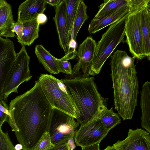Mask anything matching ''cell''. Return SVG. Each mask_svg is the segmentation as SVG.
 I'll use <instances>...</instances> for the list:
<instances>
[{
	"label": "cell",
	"instance_id": "1",
	"mask_svg": "<svg viewBox=\"0 0 150 150\" xmlns=\"http://www.w3.org/2000/svg\"><path fill=\"white\" fill-rule=\"evenodd\" d=\"M12 130L23 150H34L43 134L48 132L53 108L38 81L34 86L11 100L9 105Z\"/></svg>",
	"mask_w": 150,
	"mask_h": 150
},
{
	"label": "cell",
	"instance_id": "2",
	"mask_svg": "<svg viewBox=\"0 0 150 150\" xmlns=\"http://www.w3.org/2000/svg\"><path fill=\"white\" fill-rule=\"evenodd\" d=\"M135 58L119 50L111 56L115 108L123 120L132 119L137 105L139 84Z\"/></svg>",
	"mask_w": 150,
	"mask_h": 150
},
{
	"label": "cell",
	"instance_id": "3",
	"mask_svg": "<svg viewBox=\"0 0 150 150\" xmlns=\"http://www.w3.org/2000/svg\"><path fill=\"white\" fill-rule=\"evenodd\" d=\"M62 79L79 111L76 120L80 126L98 117L107 109V100L98 92L94 77L74 75Z\"/></svg>",
	"mask_w": 150,
	"mask_h": 150
},
{
	"label": "cell",
	"instance_id": "4",
	"mask_svg": "<svg viewBox=\"0 0 150 150\" xmlns=\"http://www.w3.org/2000/svg\"><path fill=\"white\" fill-rule=\"evenodd\" d=\"M38 81L53 108L61 111L76 119L79 117V111L62 79L59 80L51 74H42Z\"/></svg>",
	"mask_w": 150,
	"mask_h": 150
},
{
	"label": "cell",
	"instance_id": "5",
	"mask_svg": "<svg viewBox=\"0 0 150 150\" xmlns=\"http://www.w3.org/2000/svg\"><path fill=\"white\" fill-rule=\"evenodd\" d=\"M129 13L110 25L96 44L94 56L89 69V75L94 76L99 73L107 59L123 41Z\"/></svg>",
	"mask_w": 150,
	"mask_h": 150
},
{
	"label": "cell",
	"instance_id": "6",
	"mask_svg": "<svg viewBox=\"0 0 150 150\" xmlns=\"http://www.w3.org/2000/svg\"><path fill=\"white\" fill-rule=\"evenodd\" d=\"M129 12L125 29L126 42L133 56L141 60L145 57L141 24V13L150 0H128Z\"/></svg>",
	"mask_w": 150,
	"mask_h": 150
},
{
	"label": "cell",
	"instance_id": "7",
	"mask_svg": "<svg viewBox=\"0 0 150 150\" xmlns=\"http://www.w3.org/2000/svg\"><path fill=\"white\" fill-rule=\"evenodd\" d=\"M30 59L25 46H22L20 51L17 53L4 83L3 99L5 102L10 94L18 93V88L21 84L32 78L29 68Z\"/></svg>",
	"mask_w": 150,
	"mask_h": 150
},
{
	"label": "cell",
	"instance_id": "8",
	"mask_svg": "<svg viewBox=\"0 0 150 150\" xmlns=\"http://www.w3.org/2000/svg\"><path fill=\"white\" fill-rule=\"evenodd\" d=\"M79 124L73 117L53 108L48 130L52 143L55 145L72 139Z\"/></svg>",
	"mask_w": 150,
	"mask_h": 150
},
{
	"label": "cell",
	"instance_id": "9",
	"mask_svg": "<svg viewBox=\"0 0 150 150\" xmlns=\"http://www.w3.org/2000/svg\"><path fill=\"white\" fill-rule=\"evenodd\" d=\"M109 131L97 117L80 126L74 137L75 143L81 147L100 143Z\"/></svg>",
	"mask_w": 150,
	"mask_h": 150
},
{
	"label": "cell",
	"instance_id": "10",
	"mask_svg": "<svg viewBox=\"0 0 150 150\" xmlns=\"http://www.w3.org/2000/svg\"><path fill=\"white\" fill-rule=\"evenodd\" d=\"M17 53L12 40L0 36V98L3 99V89L8 72Z\"/></svg>",
	"mask_w": 150,
	"mask_h": 150
},
{
	"label": "cell",
	"instance_id": "11",
	"mask_svg": "<svg viewBox=\"0 0 150 150\" xmlns=\"http://www.w3.org/2000/svg\"><path fill=\"white\" fill-rule=\"evenodd\" d=\"M112 146L117 150H150V133L140 128L129 129L126 138Z\"/></svg>",
	"mask_w": 150,
	"mask_h": 150
},
{
	"label": "cell",
	"instance_id": "12",
	"mask_svg": "<svg viewBox=\"0 0 150 150\" xmlns=\"http://www.w3.org/2000/svg\"><path fill=\"white\" fill-rule=\"evenodd\" d=\"M96 44L92 37H88L80 44L77 51L79 60L72 69L73 75H78L81 70L83 76H89V69L94 56Z\"/></svg>",
	"mask_w": 150,
	"mask_h": 150
},
{
	"label": "cell",
	"instance_id": "13",
	"mask_svg": "<svg viewBox=\"0 0 150 150\" xmlns=\"http://www.w3.org/2000/svg\"><path fill=\"white\" fill-rule=\"evenodd\" d=\"M54 7L55 13L53 19L56 25L60 45L66 54L71 50L69 48L71 35L67 26L66 0H62L58 6Z\"/></svg>",
	"mask_w": 150,
	"mask_h": 150
},
{
	"label": "cell",
	"instance_id": "14",
	"mask_svg": "<svg viewBox=\"0 0 150 150\" xmlns=\"http://www.w3.org/2000/svg\"><path fill=\"white\" fill-rule=\"evenodd\" d=\"M45 0H27L19 6L17 21L23 22L36 18L46 9Z\"/></svg>",
	"mask_w": 150,
	"mask_h": 150
},
{
	"label": "cell",
	"instance_id": "15",
	"mask_svg": "<svg viewBox=\"0 0 150 150\" xmlns=\"http://www.w3.org/2000/svg\"><path fill=\"white\" fill-rule=\"evenodd\" d=\"M129 12V5L124 6L114 12L99 18L93 19L90 23L88 30L90 34L95 33L111 25Z\"/></svg>",
	"mask_w": 150,
	"mask_h": 150
},
{
	"label": "cell",
	"instance_id": "16",
	"mask_svg": "<svg viewBox=\"0 0 150 150\" xmlns=\"http://www.w3.org/2000/svg\"><path fill=\"white\" fill-rule=\"evenodd\" d=\"M15 22L10 4L5 0H0V36L6 38L15 36L11 30Z\"/></svg>",
	"mask_w": 150,
	"mask_h": 150
},
{
	"label": "cell",
	"instance_id": "17",
	"mask_svg": "<svg viewBox=\"0 0 150 150\" xmlns=\"http://www.w3.org/2000/svg\"><path fill=\"white\" fill-rule=\"evenodd\" d=\"M140 104L142 111L141 125L150 133V82H145L141 92Z\"/></svg>",
	"mask_w": 150,
	"mask_h": 150
},
{
	"label": "cell",
	"instance_id": "18",
	"mask_svg": "<svg viewBox=\"0 0 150 150\" xmlns=\"http://www.w3.org/2000/svg\"><path fill=\"white\" fill-rule=\"evenodd\" d=\"M35 53L39 63L51 74L59 73L58 59L52 56L41 45H36Z\"/></svg>",
	"mask_w": 150,
	"mask_h": 150
},
{
	"label": "cell",
	"instance_id": "19",
	"mask_svg": "<svg viewBox=\"0 0 150 150\" xmlns=\"http://www.w3.org/2000/svg\"><path fill=\"white\" fill-rule=\"evenodd\" d=\"M141 24L145 57L150 59V1L142 8Z\"/></svg>",
	"mask_w": 150,
	"mask_h": 150
},
{
	"label": "cell",
	"instance_id": "20",
	"mask_svg": "<svg viewBox=\"0 0 150 150\" xmlns=\"http://www.w3.org/2000/svg\"><path fill=\"white\" fill-rule=\"evenodd\" d=\"M23 35L18 42L22 46H30L39 37L40 25L36 18L23 22Z\"/></svg>",
	"mask_w": 150,
	"mask_h": 150
},
{
	"label": "cell",
	"instance_id": "21",
	"mask_svg": "<svg viewBox=\"0 0 150 150\" xmlns=\"http://www.w3.org/2000/svg\"><path fill=\"white\" fill-rule=\"evenodd\" d=\"M87 6L81 0L78 6L71 33V38L76 40L77 35L82 26L88 18L86 13Z\"/></svg>",
	"mask_w": 150,
	"mask_h": 150
},
{
	"label": "cell",
	"instance_id": "22",
	"mask_svg": "<svg viewBox=\"0 0 150 150\" xmlns=\"http://www.w3.org/2000/svg\"><path fill=\"white\" fill-rule=\"evenodd\" d=\"M93 19L100 18L112 13L121 7L128 4V0H104Z\"/></svg>",
	"mask_w": 150,
	"mask_h": 150
},
{
	"label": "cell",
	"instance_id": "23",
	"mask_svg": "<svg viewBox=\"0 0 150 150\" xmlns=\"http://www.w3.org/2000/svg\"><path fill=\"white\" fill-rule=\"evenodd\" d=\"M106 129L109 131L120 123L121 120L118 114L115 112L112 107L107 109L98 117Z\"/></svg>",
	"mask_w": 150,
	"mask_h": 150
},
{
	"label": "cell",
	"instance_id": "24",
	"mask_svg": "<svg viewBox=\"0 0 150 150\" xmlns=\"http://www.w3.org/2000/svg\"><path fill=\"white\" fill-rule=\"evenodd\" d=\"M66 1L67 26L68 31L71 35L77 9L81 0H66Z\"/></svg>",
	"mask_w": 150,
	"mask_h": 150
},
{
	"label": "cell",
	"instance_id": "25",
	"mask_svg": "<svg viewBox=\"0 0 150 150\" xmlns=\"http://www.w3.org/2000/svg\"><path fill=\"white\" fill-rule=\"evenodd\" d=\"M54 146L51 142L49 132H46L38 142L34 150H47Z\"/></svg>",
	"mask_w": 150,
	"mask_h": 150
},
{
	"label": "cell",
	"instance_id": "26",
	"mask_svg": "<svg viewBox=\"0 0 150 150\" xmlns=\"http://www.w3.org/2000/svg\"><path fill=\"white\" fill-rule=\"evenodd\" d=\"M0 150H16L8 132H3L0 128Z\"/></svg>",
	"mask_w": 150,
	"mask_h": 150
},
{
	"label": "cell",
	"instance_id": "27",
	"mask_svg": "<svg viewBox=\"0 0 150 150\" xmlns=\"http://www.w3.org/2000/svg\"><path fill=\"white\" fill-rule=\"evenodd\" d=\"M59 72L64 73L67 75H73L70 62L62 58L58 59Z\"/></svg>",
	"mask_w": 150,
	"mask_h": 150
},
{
	"label": "cell",
	"instance_id": "28",
	"mask_svg": "<svg viewBox=\"0 0 150 150\" xmlns=\"http://www.w3.org/2000/svg\"><path fill=\"white\" fill-rule=\"evenodd\" d=\"M23 22L17 21L13 23L11 27L12 32L15 33L17 35V39H20L23 35Z\"/></svg>",
	"mask_w": 150,
	"mask_h": 150
},
{
	"label": "cell",
	"instance_id": "29",
	"mask_svg": "<svg viewBox=\"0 0 150 150\" xmlns=\"http://www.w3.org/2000/svg\"><path fill=\"white\" fill-rule=\"evenodd\" d=\"M0 110L7 114L9 117V118L8 123L11 126L12 124V120L11 111L9 108V106L6 104V102L3 99L1 98H0Z\"/></svg>",
	"mask_w": 150,
	"mask_h": 150
},
{
	"label": "cell",
	"instance_id": "30",
	"mask_svg": "<svg viewBox=\"0 0 150 150\" xmlns=\"http://www.w3.org/2000/svg\"><path fill=\"white\" fill-rule=\"evenodd\" d=\"M73 149L71 146L69 141L65 143L55 145L47 150H71Z\"/></svg>",
	"mask_w": 150,
	"mask_h": 150
},
{
	"label": "cell",
	"instance_id": "31",
	"mask_svg": "<svg viewBox=\"0 0 150 150\" xmlns=\"http://www.w3.org/2000/svg\"><path fill=\"white\" fill-rule=\"evenodd\" d=\"M8 116L0 110V128H1L3 124L5 122H8Z\"/></svg>",
	"mask_w": 150,
	"mask_h": 150
},
{
	"label": "cell",
	"instance_id": "32",
	"mask_svg": "<svg viewBox=\"0 0 150 150\" xmlns=\"http://www.w3.org/2000/svg\"><path fill=\"white\" fill-rule=\"evenodd\" d=\"M36 18L38 23L39 25L45 23L47 20V16L43 13L38 15Z\"/></svg>",
	"mask_w": 150,
	"mask_h": 150
},
{
	"label": "cell",
	"instance_id": "33",
	"mask_svg": "<svg viewBox=\"0 0 150 150\" xmlns=\"http://www.w3.org/2000/svg\"><path fill=\"white\" fill-rule=\"evenodd\" d=\"M100 143H98L91 145L81 147V150H100L99 148Z\"/></svg>",
	"mask_w": 150,
	"mask_h": 150
},
{
	"label": "cell",
	"instance_id": "34",
	"mask_svg": "<svg viewBox=\"0 0 150 150\" xmlns=\"http://www.w3.org/2000/svg\"><path fill=\"white\" fill-rule=\"evenodd\" d=\"M46 4L54 7L58 6L61 2V0H45Z\"/></svg>",
	"mask_w": 150,
	"mask_h": 150
},
{
	"label": "cell",
	"instance_id": "35",
	"mask_svg": "<svg viewBox=\"0 0 150 150\" xmlns=\"http://www.w3.org/2000/svg\"><path fill=\"white\" fill-rule=\"evenodd\" d=\"M77 44L76 40L71 38L69 40V48L71 50V48L72 50L76 49L77 47Z\"/></svg>",
	"mask_w": 150,
	"mask_h": 150
},
{
	"label": "cell",
	"instance_id": "36",
	"mask_svg": "<svg viewBox=\"0 0 150 150\" xmlns=\"http://www.w3.org/2000/svg\"><path fill=\"white\" fill-rule=\"evenodd\" d=\"M15 148L16 150H21L22 149V146L21 144H18L15 145Z\"/></svg>",
	"mask_w": 150,
	"mask_h": 150
},
{
	"label": "cell",
	"instance_id": "37",
	"mask_svg": "<svg viewBox=\"0 0 150 150\" xmlns=\"http://www.w3.org/2000/svg\"><path fill=\"white\" fill-rule=\"evenodd\" d=\"M103 150H115V149L112 146H107L105 149Z\"/></svg>",
	"mask_w": 150,
	"mask_h": 150
},
{
	"label": "cell",
	"instance_id": "38",
	"mask_svg": "<svg viewBox=\"0 0 150 150\" xmlns=\"http://www.w3.org/2000/svg\"><path fill=\"white\" fill-rule=\"evenodd\" d=\"M73 150V149H72L71 150Z\"/></svg>",
	"mask_w": 150,
	"mask_h": 150
},
{
	"label": "cell",
	"instance_id": "39",
	"mask_svg": "<svg viewBox=\"0 0 150 150\" xmlns=\"http://www.w3.org/2000/svg\"><path fill=\"white\" fill-rule=\"evenodd\" d=\"M115 150H117V149H115Z\"/></svg>",
	"mask_w": 150,
	"mask_h": 150
}]
</instances>
